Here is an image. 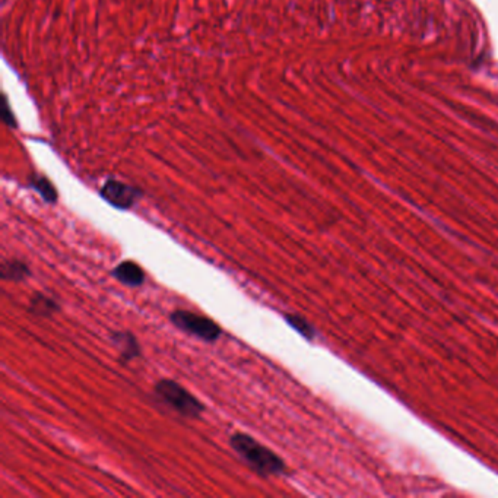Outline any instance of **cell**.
Segmentation results:
<instances>
[{
    "label": "cell",
    "mask_w": 498,
    "mask_h": 498,
    "mask_svg": "<svg viewBox=\"0 0 498 498\" xmlns=\"http://www.w3.org/2000/svg\"><path fill=\"white\" fill-rule=\"evenodd\" d=\"M31 186L40 193V196L44 199V202H47V204H56L57 192L49 179H45V177H34Z\"/></svg>",
    "instance_id": "9"
},
{
    "label": "cell",
    "mask_w": 498,
    "mask_h": 498,
    "mask_svg": "<svg viewBox=\"0 0 498 498\" xmlns=\"http://www.w3.org/2000/svg\"><path fill=\"white\" fill-rule=\"evenodd\" d=\"M111 340L123 361H132L138 358L142 352L138 339L135 338L133 334H130V332L126 330L113 332Z\"/></svg>",
    "instance_id": "5"
},
{
    "label": "cell",
    "mask_w": 498,
    "mask_h": 498,
    "mask_svg": "<svg viewBox=\"0 0 498 498\" xmlns=\"http://www.w3.org/2000/svg\"><path fill=\"white\" fill-rule=\"evenodd\" d=\"M2 117H3V120L9 124V126H12V124H15V120H14V114H12V111L9 110V105H8V102H6V98H3V107H2Z\"/></svg>",
    "instance_id": "11"
},
{
    "label": "cell",
    "mask_w": 498,
    "mask_h": 498,
    "mask_svg": "<svg viewBox=\"0 0 498 498\" xmlns=\"http://www.w3.org/2000/svg\"><path fill=\"white\" fill-rule=\"evenodd\" d=\"M101 196L114 208L130 209L140 197V192L138 188L124 184L122 182L110 180L102 186Z\"/></svg>",
    "instance_id": "4"
},
{
    "label": "cell",
    "mask_w": 498,
    "mask_h": 498,
    "mask_svg": "<svg viewBox=\"0 0 498 498\" xmlns=\"http://www.w3.org/2000/svg\"><path fill=\"white\" fill-rule=\"evenodd\" d=\"M58 304L43 292H35L28 305V312L37 317H49L58 312Z\"/></svg>",
    "instance_id": "8"
},
{
    "label": "cell",
    "mask_w": 498,
    "mask_h": 498,
    "mask_svg": "<svg viewBox=\"0 0 498 498\" xmlns=\"http://www.w3.org/2000/svg\"><path fill=\"white\" fill-rule=\"evenodd\" d=\"M231 447L252 470L260 477H279L285 472L283 462L274 450L268 448L256 438L244 433H235L231 435Z\"/></svg>",
    "instance_id": "1"
},
{
    "label": "cell",
    "mask_w": 498,
    "mask_h": 498,
    "mask_svg": "<svg viewBox=\"0 0 498 498\" xmlns=\"http://www.w3.org/2000/svg\"><path fill=\"white\" fill-rule=\"evenodd\" d=\"M0 277L5 281L19 282L31 277V270L25 262H21L18 259L3 260L0 265Z\"/></svg>",
    "instance_id": "7"
},
{
    "label": "cell",
    "mask_w": 498,
    "mask_h": 498,
    "mask_svg": "<svg viewBox=\"0 0 498 498\" xmlns=\"http://www.w3.org/2000/svg\"><path fill=\"white\" fill-rule=\"evenodd\" d=\"M114 278L122 282L126 287H140L145 282V272L139 265H136L132 260H126L113 270Z\"/></svg>",
    "instance_id": "6"
},
{
    "label": "cell",
    "mask_w": 498,
    "mask_h": 498,
    "mask_svg": "<svg viewBox=\"0 0 498 498\" xmlns=\"http://www.w3.org/2000/svg\"><path fill=\"white\" fill-rule=\"evenodd\" d=\"M155 395L186 418H199L205 412V405L179 382L162 378L155 385Z\"/></svg>",
    "instance_id": "2"
},
{
    "label": "cell",
    "mask_w": 498,
    "mask_h": 498,
    "mask_svg": "<svg viewBox=\"0 0 498 498\" xmlns=\"http://www.w3.org/2000/svg\"><path fill=\"white\" fill-rule=\"evenodd\" d=\"M170 318L175 327H179L180 330L186 332V334L196 336L199 339H204L206 342H215L221 338V327L213 322L212 318H208L202 314H196L187 310H175L171 313Z\"/></svg>",
    "instance_id": "3"
},
{
    "label": "cell",
    "mask_w": 498,
    "mask_h": 498,
    "mask_svg": "<svg viewBox=\"0 0 498 498\" xmlns=\"http://www.w3.org/2000/svg\"><path fill=\"white\" fill-rule=\"evenodd\" d=\"M285 320L291 327H294L304 338H307V339L314 338V329L304 317H301L299 314H285Z\"/></svg>",
    "instance_id": "10"
}]
</instances>
